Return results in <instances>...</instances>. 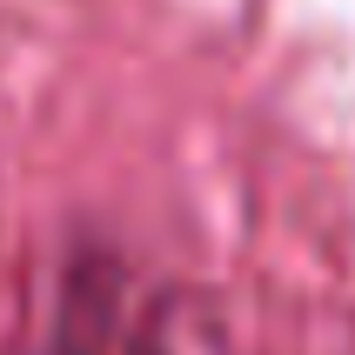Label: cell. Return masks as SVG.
I'll return each mask as SVG.
<instances>
[{
	"label": "cell",
	"instance_id": "1",
	"mask_svg": "<svg viewBox=\"0 0 355 355\" xmlns=\"http://www.w3.org/2000/svg\"><path fill=\"white\" fill-rule=\"evenodd\" d=\"M47 355H175L168 302L114 248H80L54 282Z\"/></svg>",
	"mask_w": 355,
	"mask_h": 355
}]
</instances>
